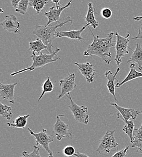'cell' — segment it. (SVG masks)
<instances>
[{
  "label": "cell",
  "mask_w": 142,
  "mask_h": 157,
  "mask_svg": "<svg viewBox=\"0 0 142 157\" xmlns=\"http://www.w3.org/2000/svg\"><path fill=\"white\" fill-rule=\"evenodd\" d=\"M93 36V42L89 45L88 48L84 52L83 56H97L104 61L106 63L109 64L112 60V55L110 48L116 46V42L113 40L114 32L108 34L106 38H100L98 35L95 36L92 32L91 29H89Z\"/></svg>",
  "instance_id": "1"
},
{
  "label": "cell",
  "mask_w": 142,
  "mask_h": 157,
  "mask_svg": "<svg viewBox=\"0 0 142 157\" xmlns=\"http://www.w3.org/2000/svg\"><path fill=\"white\" fill-rule=\"evenodd\" d=\"M70 22V24H72L73 20L68 17L65 21L60 22L59 21L56 22H52L48 25H45L44 26L36 25L35 29L33 32V34L36 35L38 38L41 39L44 44L47 46V51L49 53H52L53 52L52 50V42L55 38H56V29L62 27L64 24Z\"/></svg>",
  "instance_id": "2"
},
{
  "label": "cell",
  "mask_w": 142,
  "mask_h": 157,
  "mask_svg": "<svg viewBox=\"0 0 142 157\" xmlns=\"http://www.w3.org/2000/svg\"><path fill=\"white\" fill-rule=\"evenodd\" d=\"M60 51V48H57L52 53L50 54H45L42 52L39 53L38 55H36V53L33 52L32 55L31 56V58L33 60V63L31 66H27L25 68L18 71L17 72H13L10 74V76L13 77L15 75L22 73L26 71H33L37 68H40L45 66L47 64L56 62L60 58L57 56V53Z\"/></svg>",
  "instance_id": "3"
},
{
  "label": "cell",
  "mask_w": 142,
  "mask_h": 157,
  "mask_svg": "<svg viewBox=\"0 0 142 157\" xmlns=\"http://www.w3.org/2000/svg\"><path fill=\"white\" fill-rule=\"evenodd\" d=\"M116 130H108L101 140L99 141V144L96 150L97 152L103 155H108L112 149L118 146L114 134Z\"/></svg>",
  "instance_id": "4"
},
{
  "label": "cell",
  "mask_w": 142,
  "mask_h": 157,
  "mask_svg": "<svg viewBox=\"0 0 142 157\" xmlns=\"http://www.w3.org/2000/svg\"><path fill=\"white\" fill-rule=\"evenodd\" d=\"M28 130L29 133L36 139V145L38 146H40L44 149V150L48 154L47 157H53V152L50 149L49 144L50 143L54 141L55 136L54 134L48 135L47 133V130L45 129H42L41 132L38 133L34 132V131L30 128H29Z\"/></svg>",
  "instance_id": "5"
},
{
  "label": "cell",
  "mask_w": 142,
  "mask_h": 157,
  "mask_svg": "<svg viewBox=\"0 0 142 157\" xmlns=\"http://www.w3.org/2000/svg\"><path fill=\"white\" fill-rule=\"evenodd\" d=\"M70 100V105L68 106V109L72 113L76 122L87 124L89 122V116L88 115V108L85 106H79L77 105L71 98L70 93L67 94Z\"/></svg>",
  "instance_id": "6"
},
{
  "label": "cell",
  "mask_w": 142,
  "mask_h": 157,
  "mask_svg": "<svg viewBox=\"0 0 142 157\" xmlns=\"http://www.w3.org/2000/svg\"><path fill=\"white\" fill-rule=\"evenodd\" d=\"M115 35L117 38V41L115 46L116 50L115 61L117 65L119 66L122 63V58L129 53L128 49L129 48L128 44L130 42V39H129L130 35L128 33L125 37H123L120 35L118 32H116Z\"/></svg>",
  "instance_id": "7"
},
{
  "label": "cell",
  "mask_w": 142,
  "mask_h": 157,
  "mask_svg": "<svg viewBox=\"0 0 142 157\" xmlns=\"http://www.w3.org/2000/svg\"><path fill=\"white\" fill-rule=\"evenodd\" d=\"M65 116V114L58 115L56 117V121L53 126V132L58 141H61L63 138L72 137V132L70 131L69 125L67 124L61 119V116Z\"/></svg>",
  "instance_id": "8"
},
{
  "label": "cell",
  "mask_w": 142,
  "mask_h": 157,
  "mask_svg": "<svg viewBox=\"0 0 142 157\" xmlns=\"http://www.w3.org/2000/svg\"><path fill=\"white\" fill-rule=\"evenodd\" d=\"M76 75L75 73L68 74L65 78L61 79L59 81V86L61 91L58 97V100L62 98L65 95L73 91L76 87L77 84L75 81Z\"/></svg>",
  "instance_id": "9"
},
{
  "label": "cell",
  "mask_w": 142,
  "mask_h": 157,
  "mask_svg": "<svg viewBox=\"0 0 142 157\" xmlns=\"http://www.w3.org/2000/svg\"><path fill=\"white\" fill-rule=\"evenodd\" d=\"M111 105L114 106L119 111L117 113V118L125 121H128L129 120H136L137 117L142 114L139 111H136L133 108H125L119 106L117 103H111Z\"/></svg>",
  "instance_id": "10"
},
{
  "label": "cell",
  "mask_w": 142,
  "mask_h": 157,
  "mask_svg": "<svg viewBox=\"0 0 142 157\" xmlns=\"http://www.w3.org/2000/svg\"><path fill=\"white\" fill-rule=\"evenodd\" d=\"M1 25L4 27V30L10 33H18L20 31V22L17 17L14 15H6L4 21L1 23Z\"/></svg>",
  "instance_id": "11"
},
{
  "label": "cell",
  "mask_w": 142,
  "mask_h": 157,
  "mask_svg": "<svg viewBox=\"0 0 142 157\" xmlns=\"http://www.w3.org/2000/svg\"><path fill=\"white\" fill-rule=\"evenodd\" d=\"M73 0H70L68 3L65 5L63 7L60 6H55L50 9V10L48 12H45L44 13V15L47 17L48 18V22L47 23V25H48L52 22L58 21L60 19L61 13L63 12V10L65 9L70 7L71 6V2Z\"/></svg>",
  "instance_id": "12"
},
{
  "label": "cell",
  "mask_w": 142,
  "mask_h": 157,
  "mask_svg": "<svg viewBox=\"0 0 142 157\" xmlns=\"http://www.w3.org/2000/svg\"><path fill=\"white\" fill-rule=\"evenodd\" d=\"M74 64L78 67V68L88 83H90L94 82V78L96 75V70L94 68V65L90 62L84 63L74 62Z\"/></svg>",
  "instance_id": "13"
},
{
  "label": "cell",
  "mask_w": 142,
  "mask_h": 157,
  "mask_svg": "<svg viewBox=\"0 0 142 157\" xmlns=\"http://www.w3.org/2000/svg\"><path fill=\"white\" fill-rule=\"evenodd\" d=\"M17 85V83H10L7 85L0 83V97L1 100L6 99L8 100L10 103H15L14 90L15 87Z\"/></svg>",
  "instance_id": "14"
},
{
  "label": "cell",
  "mask_w": 142,
  "mask_h": 157,
  "mask_svg": "<svg viewBox=\"0 0 142 157\" xmlns=\"http://www.w3.org/2000/svg\"><path fill=\"white\" fill-rule=\"evenodd\" d=\"M121 71L120 68H117L116 72L113 74V72L110 70H108L107 71H105V76L106 78L108 80V82L106 83V86L108 88V90L109 91V93L114 97V100L117 101V99L116 98V84L115 82H119V80L117 79V75L119 73V72Z\"/></svg>",
  "instance_id": "15"
},
{
  "label": "cell",
  "mask_w": 142,
  "mask_h": 157,
  "mask_svg": "<svg viewBox=\"0 0 142 157\" xmlns=\"http://www.w3.org/2000/svg\"><path fill=\"white\" fill-rule=\"evenodd\" d=\"M89 25L86 24L85 26H83L81 29L79 30H70V31H62L56 33V38H63L66 37L69 39H75L82 41L84 39L82 37V33L85 30L86 27H88Z\"/></svg>",
  "instance_id": "16"
},
{
  "label": "cell",
  "mask_w": 142,
  "mask_h": 157,
  "mask_svg": "<svg viewBox=\"0 0 142 157\" xmlns=\"http://www.w3.org/2000/svg\"><path fill=\"white\" fill-rule=\"evenodd\" d=\"M142 78V73L139 72L136 70V64L134 63H132L130 65V71L127 75V76L122 81V82H117L116 84V88H120L122 85L136 78Z\"/></svg>",
  "instance_id": "17"
},
{
  "label": "cell",
  "mask_w": 142,
  "mask_h": 157,
  "mask_svg": "<svg viewBox=\"0 0 142 157\" xmlns=\"http://www.w3.org/2000/svg\"><path fill=\"white\" fill-rule=\"evenodd\" d=\"M129 48L132 51L133 53L132 54L130 59L128 60V63H137L139 66V70L140 71H142V48L141 45H140V43H137L136 48L134 50H132V48H131L130 47Z\"/></svg>",
  "instance_id": "18"
},
{
  "label": "cell",
  "mask_w": 142,
  "mask_h": 157,
  "mask_svg": "<svg viewBox=\"0 0 142 157\" xmlns=\"http://www.w3.org/2000/svg\"><path fill=\"white\" fill-rule=\"evenodd\" d=\"M97 13L92 2L88 4V9L85 17V21L86 24L91 25L93 29H96L99 26V22L96 20L94 14Z\"/></svg>",
  "instance_id": "19"
},
{
  "label": "cell",
  "mask_w": 142,
  "mask_h": 157,
  "mask_svg": "<svg viewBox=\"0 0 142 157\" xmlns=\"http://www.w3.org/2000/svg\"><path fill=\"white\" fill-rule=\"evenodd\" d=\"M133 137L134 141L132 143V147H137V152L142 155V123L139 128L134 129Z\"/></svg>",
  "instance_id": "20"
},
{
  "label": "cell",
  "mask_w": 142,
  "mask_h": 157,
  "mask_svg": "<svg viewBox=\"0 0 142 157\" xmlns=\"http://www.w3.org/2000/svg\"><path fill=\"white\" fill-rule=\"evenodd\" d=\"M30 116V114H27L25 116H20L16 119H15V120L13 122L7 123L6 125H7L9 127H12L14 128L23 129L26 126L27 124V119Z\"/></svg>",
  "instance_id": "21"
},
{
  "label": "cell",
  "mask_w": 142,
  "mask_h": 157,
  "mask_svg": "<svg viewBox=\"0 0 142 157\" xmlns=\"http://www.w3.org/2000/svg\"><path fill=\"white\" fill-rule=\"evenodd\" d=\"M47 46L45 45L43 41L40 38H38L36 40L30 42L29 43V50L33 52L40 53L42 50H47Z\"/></svg>",
  "instance_id": "22"
},
{
  "label": "cell",
  "mask_w": 142,
  "mask_h": 157,
  "mask_svg": "<svg viewBox=\"0 0 142 157\" xmlns=\"http://www.w3.org/2000/svg\"><path fill=\"white\" fill-rule=\"evenodd\" d=\"M125 126L123 128V131L129 137L130 139V142L131 143H133L134 141V137L133 133L135 129V124L134 123V120L131 119L128 121H125Z\"/></svg>",
  "instance_id": "23"
},
{
  "label": "cell",
  "mask_w": 142,
  "mask_h": 157,
  "mask_svg": "<svg viewBox=\"0 0 142 157\" xmlns=\"http://www.w3.org/2000/svg\"><path fill=\"white\" fill-rule=\"evenodd\" d=\"M48 2V0H30L29 6L32 7L36 11V13L39 15Z\"/></svg>",
  "instance_id": "24"
},
{
  "label": "cell",
  "mask_w": 142,
  "mask_h": 157,
  "mask_svg": "<svg viewBox=\"0 0 142 157\" xmlns=\"http://www.w3.org/2000/svg\"><path fill=\"white\" fill-rule=\"evenodd\" d=\"M53 89H54V85H53L52 82L51 81L50 77L47 76L46 80L43 83L42 93H41L40 98H38V101H40L41 100V98H43L44 95L45 93H51L53 90Z\"/></svg>",
  "instance_id": "25"
},
{
  "label": "cell",
  "mask_w": 142,
  "mask_h": 157,
  "mask_svg": "<svg viewBox=\"0 0 142 157\" xmlns=\"http://www.w3.org/2000/svg\"><path fill=\"white\" fill-rule=\"evenodd\" d=\"M0 115L7 120H10L13 117L12 113V108L7 105H4L0 103Z\"/></svg>",
  "instance_id": "26"
},
{
  "label": "cell",
  "mask_w": 142,
  "mask_h": 157,
  "mask_svg": "<svg viewBox=\"0 0 142 157\" xmlns=\"http://www.w3.org/2000/svg\"><path fill=\"white\" fill-rule=\"evenodd\" d=\"M30 0H21L18 3L17 7L15 9L16 12L21 15H25L27 11L29 6Z\"/></svg>",
  "instance_id": "27"
},
{
  "label": "cell",
  "mask_w": 142,
  "mask_h": 157,
  "mask_svg": "<svg viewBox=\"0 0 142 157\" xmlns=\"http://www.w3.org/2000/svg\"><path fill=\"white\" fill-rule=\"evenodd\" d=\"M40 150V147L35 145L33 146V151L31 153H29L27 151H23L21 157H41Z\"/></svg>",
  "instance_id": "28"
},
{
  "label": "cell",
  "mask_w": 142,
  "mask_h": 157,
  "mask_svg": "<svg viewBox=\"0 0 142 157\" xmlns=\"http://www.w3.org/2000/svg\"><path fill=\"white\" fill-rule=\"evenodd\" d=\"M63 153L64 155L67 157H70L73 155H75V149L73 146L68 145L65 146L63 149Z\"/></svg>",
  "instance_id": "29"
},
{
  "label": "cell",
  "mask_w": 142,
  "mask_h": 157,
  "mask_svg": "<svg viewBox=\"0 0 142 157\" xmlns=\"http://www.w3.org/2000/svg\"><path fill=\"white\" fill-rule=\"evenodd\" d=\"M101 15L103 18L108 20L112 16V10L109 8H103L101 12Z\"/></svg>",
  "instance_id": "30"
},
{
  "label": "cell",
  "mask_w": 142,
  "mask_h": 157,
  "mask_svg": "<svg viewBox=\"0 0 142 157\" xmlns=\"http://www.w3.org/2000/svg\"><path fill=\"white\" fill-rule=\"evenodd\" d=\"M129 152V147L128 146L124 147L122 150L117 151L115 153L112 157H126L127 156Z\"/></svg>",
  "instance_id": "31"
},
{
  "label": "cell",
  "mask_w": 142,
  "mask_h": 157,
  "mask_svg": "<svg viewBox=\"0 0 142 157\" xmlns=\"http://www.w3.org/2000/svg\"><path fill=\"white\" fill-rule=\"evenodd\" d=\"M132 39H142V24L141 25V27L139 30V33L137 36L134 37L132 38Z\"/></svg>",
  "instance_id": "32"
},
{
  "label": "cell",
  "mask_w": 142,
  "mask_h": 157,
  "mask_svg": "<svg viewBox=\"0 0 142 157\" xmlns=\"http://www.w3.org/2000/svg\"><path fill=\"white\" fill-rule=\"evenodd\" d=\"M21 0H11V3L12 6L15 8V9L17 7L18 3L20 2Z\"/></svg>",
  "instance_id": "33"
},
{
  "label": "cell",
  "mask_w": 142,
  "mask_h": 157,
  "mask_svg": "<svg viewBox=\"0 0 142 157\" xmlns=\"http://www.w3.org/2000/svg\"><path fill=\"white\" fill-rule=\"evenodd\" d=\"M75 156L76 157H90L88 155H86V154H85L80 153V152L76 153V154H75Z\"/></svg>",
  "instance_id": "34"
},
{
  "label": "cell",
  "mask_w": 142,
  "mask_h": 157,
  "mask_svg": "<svg viewBox=\"0 0 142 157\" xmlns=\"http://www.w3.org/2000/svg\"><path fill=\"white\" fill-rule=\"evenodd\" d=\"M51 1H52V2L56 4V6H61L60 3H59L60 0H51Z\"/></svg>",
  "instance_id": "35"
},
{
  "label": "cell",
  "mask_w": 142,
  "mask_h": 157,
  "mask_svg": "<svg viewBox=\"0 0 142 157\" xmlns=\"http://www.w3.org/2000/svg\"><path fill=\"white\" fill-rule=\"evenodd\" d=\"M133 20H134V21H139L142 20V16H141V17H134V18H133Z\"/></svg>",
  "instance_id": "36"
},
{
  "label": "cell",
  "mask_w": 142,
  "mask_h": 157,
  "mask_svg": "<svg viewBox=\"0 0 142 157\" xmlns=\"http://www.w3.org/2000/svg\"><path fill=\"white\" fill-rule=\"evenodd\" d=\"M140 1H142V0H140Z\"/></svg>",
  "instance_id": "37"
}]
</instances>
